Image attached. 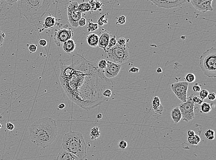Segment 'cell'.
Returning a JSON list of instances; mask_svg holds the SVG:
<instances>
[{
  "label": "cell",
  "mask_w": 216,
  "mask_h": 160,
  "mask_svg": "<svg viewBox=\"0 0 216 160\" xmlns=\"http://www.w3.org/2000/svg\"><path fill=\"white\" fill-rule=\"evenodd\" d=\"M60 62V80L71 100L80 107L90 110L105 100L102 92L110 81L106 79L104 70L77 53L72 56L70 65Z\"/></svg>",
  "instance_id": "cell-1"
},
{
  "label": "cell",
  "mask_w": 216,
  "mask_h": 160,
  "mask_svg": "<svg viewBox=\"0 0 216 160\" xmlns=\"http://www.w3.org/2000/svg\"><path fill=\"white\" fill-rule=\"evenodd\" d=\"M29 134L33 144L45 149L51 145L57 137L56 121L50 118L35 120L29 126Z\"/></svg>",
  "instance_id": "cell-2"
},
{
  "label": "cell",
  "mask_w": 216,
  "mask_h": 160,
  "mask_svg": "<svg viewBox=\"0 0 216 160\" xmlns=\"http://www.w3.org/2000/svg\"><path fill=\"white\" fill-rule=\"evenodd\" d=\"M18 10L21 15L29 24H35L48 12L51 0H19Z\"/></svg>",
  "instance_id": "cell-3"
},
{
  "label": "cell",
  "mask_w": 216,
  "mask_h": 160,
  "mask_svg": "<svg viewBox=\"0 0 216 160\" xmlns=\"http://www.w3.org/2000/svg\"><path fill=\"white\" fill-rule=\"evenodd\" d=\"M63 150L72 153L79 160H83L87 157V145L81 133L71 132L66 133L62 138Z\"/></svg>",
  "instance_id": "cell-4"
},
{
  "label": "cell",
  "mask_w": 216,
  "mask_h": 160,
  "mask_svg": "<svg viewBox=\"0 0 216 160\" xmlns=\"http://www.w3.org/2000/svg\"><path fill=\"white\" fill-rule=\"evenodd\" d=\"M199 65L203 74L209 78H216V49H208L199 58Z\"/></svg>",
  "instance_id": "cell-5"
},
{
  "label": "cell",
  "mask_w": 216,
  "mask_h": 160,
  "mask_svg": "<svg viewBox=\"0 0 216 160\" xmlns=\"http://www.w3.org/2000/svg\"><path fill=\"white\" fill-rule=\"evenodd\" d=\"M106 57L112 61L118 64H122L130 58L127 46L126 44L120 45L118 44L109 49L106 50Z\"/></svg>",
  "instance_id": "cell-6"
},
{
  "label": "cell",
  "mask_w": 216,
  "mask_h": 160,
  "mask_svg": "<svg viewBox=\"0 0 216 160\" xmlns=\"http://www.w3.org/2000/svg\"><path fill=\"white\" fill-rule=\"evenodd\" d=\"M194 94H191L187 97L186 101L181 102L179 105V108L182 115V119L185 122H189L195 118V104L192 101Z\"/></svg>",
  "instance_id": "cell-7"
},
{
  "label": "cell",
  "mask_w": 216,
  "mask_h": 160,
  "mask_svg": "<svg viewBox=\"0 0 216 160\" xmlns=\"http://www.w3.org/2000/svg\"><path fill=\"white\" fill-rule=\"evenodd\" d=\"M77 1H73L69 4L67 8V15L68 22L73 27L77 28L78 27V21L81 18V13L78 10Z\"/></svg>",
  "instance_id": "cell-8"
},
{
  "label": "cell",
  "mask_w": 216,
  "mask_h": 160,
  "mask_svg": "<svg viewBox=\"0 0 216 160\" xmlns=\"http://www.w3.org/2000/svg\"><path fill=\"white\" fill-rule=\"evenodd\" d=\"M74 36V32L71 28H68V25L59 30H56L54 33V40L55 44L60 47L62 43L71 39Z\"/></svg>",
  "instance_id": "cell-9"
},
{
  "label": "cell",
  "mask_w": 216,
  "mask_h": 160,
  "mask_svg": "<svg viewBox=\"0 0 216 160\" xmlns=\"http://www.w3.org/2000/svg\"><path fill=\"white\" fill-rule=\"evenodd\" d=\"M188 87L189 83L184 81L172 84L170 88L177 98L182 102H184L187 101L188 97Z\"/></svg>",
  "instance_id": "cell-10"
},
{
  "label": "cell",
  "mask_w": 216,
  "mask_h": 160,
  "mask_svg": "<svg viewBox=\"0 0 216 160\" xmlns=\"http://www.w3.org/2000/svg\"><path fill=\"white\" fill-rule=\"evenodd\" d=\"M121 68V64L107 61V67L103 71L104 75L108 79L114 78L118 75Z\"/></svg>",
  "instance_id": "cell-11"
},
{
  "label": "cell",
  "mask_w": 216,
  "mask_h": 160,
  "mask_svg": "<svg viewBox=\"0 0 216 160\" xmlns=\"http://www.w3.org/2000/svg\"><path fill=\"white\" fill-rule=\"evenodd\" d=\"M159 7L172 8L180 6L188 0H150Z\"/></svg>",
  "instance_id": "cell-12"
},
{
  "label": "cell",
  "mask_w": 216,
  "mask_h": 160,
  "mask_svg": "<svg viewBox=\"0 0 216 160\" xmlns=\"http://www.w3.org/2000/svg\"><path fill=\"white\" fill-rule=\"evenodd\" d=\"M193 7L196 10L202 13L213 10L212 6L213 0H189Z\"/></svg>",
  "instance_id": "cell-13"
},
{
  "label": "cell",
  "mask_w": 216,
  "mask_h": 160,
  "mask_svg": "<svg viewBox=\"0 0 216 160\" xmlns=\"http://www.w3.org/2000/svg\"><path fill=\"white\" fill-rule=\"evenodd\" d=\"M111 36L112 35L111 33L107 30H105L99 38L98 46L100 48L103 49L105 52L106 51V49L108 44L109 41Z\"/></svg>",
  "instance_id": "cell-14"
},
{
  "label": "cell",
  "mask_w": 216,
  "mask_h": 160,
  "mask_svg": "<svg viewBox=\"0 0 216 160\" xmlns=\"http://www.w3.org/2000/svg\"><path fill=\"white\" fill-rule=\"evenodd\" d=\"M99 38L98 35L94 33H90L87 36V42L88 45L93 48H96L98 46Z\"/></svg>",
  "instance_id": "cell-15"
},
{
  "label": "cell",
  "mask_w": 216,
  "mask_h": 160,
  "mask_svg": "<svg viewBox=\"0 0 216 160\" xmlns=\"http://www.w3.org/2000/svg\"><path fill=\"white\" fill-rule=\"evenodd\" d=\"M57 160H79V158H77L76 156L69 153L67 151L64 150L63 151L60 152L57 155L56 157Z\"/></svg>",
  "instance_id": "cell-16"
},
{
  "label": "cell",
  "mask_w": 216,
  "mask_h": 160,
  "mask_svg": "<svg viewBox=\"0 0 216 160\" xmlns=\"http://www.w3.org/2000/svg\"><path fill=\"white\" fill-rule=\"evenodd\" d=\"M76 48L75 42L72 39L64 42L63 45V50L66 53L70 54L74 51Z\"/></svg>",
  "instance_id": "cell-17"
},
{
  "label": "cell",
  "mask_w": 216,
  "mask_h": 160,
  "mask_svg": "<svg viewBox=\"0 0 216 160\" xmlns=\"http://www.w3.org/2000/svg\"><path fill=\"white\" fill-rule=\"evenodd\" d=\"M170 116L174 123H178L182 120V113L178 107H175L172 110Z\"/></svg>",
  "instance_id": "cell-18"
},
{
  "label": "cell",
  "mask_w": 216,
  "mask_h": 160,
  "mask_svg": "<svg viewBox=\"0 0 216 160\" xmlns=\"http://www.w3.org/2000/svg\"><path fill=\"white\" fill-rule=\"evenodd\" d=\"M57 20L55 17L49 16L47 17L44 20L43 27L45 28H52L57 25Z\"/></svg>",
  "instance_id": "cell-19"
},
{
  "label": "cell",
  "mask_w": 216,
  "mask_h": 160,
  "mask_svg": "<svg viewBox=\"0 0 216 160\" xmlns=\"http://www.w3.org/2000/svg\"><path fill=\"white\" fill-rule=\"evenodd\" d=\"M89 136L91 140H94L97 139L100 136V132L99 128L98 127H94L91 129L89 133Z\"/></svg>",
  "instance_id": "cell-20"
},
{
  "label": "cell",
  "mask_w": 216,
  "mask_h": 160,
  "mask_svg": "<svg viewBox=\"0 0 216 160\" xmlns=\"http://www.w3.org/2000/svg\"><path fill=\"white\" fill-rule=\"evenodd\" d=\"M78 10L81 13H86L91 11V6L89 2L82 3L78 5Z\"/></svg>",
  "instance_id": "cell-21"
},
{
  "label": "cell",
  "mask_w": 216,
  "mask_h": 160,
  "mask_svg": "<svg viewBox=\"0 0 216 160\" xmlns=\"http://www.w3.org/2000/svg\"><path fill=\"white\" fill-rule=\"evenodd\" d=\"M188 143L191 145H197L201 142V139L200 136L198 135H195L189 137L187 138Z\"/></svg>",
  "instance_id": "cell-22"
},
{
  "label": "cell",
  "mask_w": 216,
  "mask_h": 160,
  "mask_svg": "<svg viewBox=\"0 0 216 160\" xmlns=\"http://www.w3.org/2000/svg\"><path fill=\"white\" fill-rule=\"evenodd\" d=\"M212 106L211 104L207 102H203L201 104L200 111L201 113H207L212 110Z\"/></svg>",
  "instance_id": "cell-23"
},
{
  "label": "cell",
  "mask_w": 216,
  "mask_h": 160,
  "mask_svg": "<svg viewBox=\"0 0 216 160\" xmlns=\"http://www.w3.org/2000/svg\"><path fill=\"white\" fill-rule=\"evenodd\" d=\"M89 3L91 6V9L90 11H95L98 9H101V7L102 4V3H101L99 1H97L95 0H89Z\"/></svg>",
  "instance_id": "cell-24"
},
{
  "label": "cell",
  "mask_w": 216,
  "mask_h": 160,
  "mask_svg": "<svg viewBox=\"0 0 216 160\" xmlns=\"http://www.w3.org/2000/svg\"><path fill=\"white\" fill-rule=\"evenodd\" d=\"M204 136L207 140H213L215 139V132L211 129H208L204 133Z\"/></svg>",
  "instance_id": "cell-25"
},
{
  "label": "cell",
  "mask_w": 216,
  "mask_h": 160,
  "mask_svg": "<svg viewBox=\"0 0 216 160\" xmlns=\"http://www.w3.org/2000/svg\"><path fill=\"white\" fill-rule=\"evenodd\" d=\"M196 79L195 75L192 73H189L186 74L184 78V80L189 83H192L195 82Z\"/></svg>",
  "instance_id": "cell-26"
},
{
  "label": "cell",
  "mask_w": 216,
  "mask_h": 160,
  "mask_svg": "<svg viewBox=\"0 0 216 160\" xmlns=\"http://www.w3.org/2000/svg\"><path fill=\"white\" fill-rule=\"evenodd\" d=\"M98 24L97 23L91 22L88 21V26L87 27V30L88 33L94 32L95 30L98 29Z\"/></svg>",
  "instance_id": "cell-27"
},
{
  "label": "cell",
  "mask_w": 216,
  "mask_h": 160,
  "mask_svg": "<svg viewBox=\"0 0 216 160\" xmlns=\"http://www.w3.org/2000/svg\"><path fill=\"white\" fill-rule=\"evenodd\" d=\"M106 14L103 15L100 18L99 20H98V24L100 27H102L104 24H106L108 23V19L105 17Z\"/></svg>",
  "instance_id": "cell-28"
},
{
  "label": "cell",
  "mask_w": 216,
  "mask_h": 160,
  "mask_svg": "<svg viewBox=\"0 0 216 160\" xmlns=\"http://www.w3.org/2000/svg\"><path fill=\"white\" fill-rule=\"evenodd\" d=\"M117 44V40H116V37L115 36H114L112 37H111L109 41L108 44V47L107 49H109L112 47L114 46L115 45Z\"/></svg>",
  "instance_id": "cell-29"
},
{
  "label": "cell",
  "mask_w": 216,
  "mask_h": 160,
  "mask_svg": "<svg viewBox=\"0 0 216 160\" xmlns=\"http://www.w3.org/2000/svg\"><path fill=\"white\" fill-rule=\"evenodd\" d=\"M209 93V91L206 90H201L200 91L199 96H200L201 99L205 100L206 99H207V96H208Z\"/></svg>",
  "instance_id": "cell-30"
},
{
  "label": "cell",
  "mask_w": 216,
  "mask_h": 160,
  "mask_svg": "<svg viewBox=\"0 0 216 160\" xmlns=\"http://www.w3.org/2000/svg\"><path fill=\"white\" fill-rule=\"evenodd\" d=\"M107 66V60L103 59V60H101L99 61L98 67L100 69H102V70H104L106 68Z\"/></svg>",
  "instance_id": "cell-31"
},
{
  "label": "cell",
  "mask_w": 216,
  "mask_h": 160,
  "mask_svg": "<svg viewBox=\"0 0 216 160\" xmlns=\"http://www.w3.org/2000/svg\"><path fill=\"white\" fill-rule=\"evenodd\" d=\"M161 104L160 100L158 96H155L153 97V100L152 101L153 108H156L159 106Z\"/></svg>",
  "instance_id": "cell-32"
},
{
  "label": "cell",
  "mask_w": 216,
  "mask_h": 160,
  "mask_svg": "<svg viewBox=\"0 0 216 160\" xmlns=\"http://www.w3.org/2000/svg\"><path fill=\"white\" fill-rule=\"evenodd\" d=\"M112 95V90L109 89H106L102 92V96L105 99H107L111 97Z\"/></svg>",
  "instance_id": "cell-33"
},
{
  "label": "cell",
  "mask_w": 216,
  "mask_h": 160,
  "mask_svg": "<svg viewBox=\"0 0 216 160\" xmlns=\"http://www.w3.org/2000/svg\"><path fill=\"white\" fill-rule=\"evenodd\" d=\"M192 101L195 104H198V105H201L203 103L204 100L200 98V96H194L192 97Z\"/></svg>",
  "instance_id": "cell-34"
},
{
  "label": "cell",
  "mask_w": 216,
  "mask_h": 160,
  "mask_svg": "<svg viewBox=\"0 0 216 160\" xmlns=\"http://www.w3.org/2000/svg\"><path fill=\"white\" fill-rule=\"evenodd\" d=\"M118 146H119V149L121 150H124L125 149L127 148L128 146V144H127V142L125 140H120L118 144Z\"/></svg>",
  "instance_id": "cell-35"
},
{
  "label": "cell",
  "mask_w": 216,
  "mask_h": 160,
  "mask_svg": "<svg viewBox=\"0 0 216 160\" xmlns=\"http://www.w3.org/2000/svg\"><path fill=\"white\" fill-rule=\"evenodd\" d=\"M192 90L194 92H195V93L200 92L201 90V85L198 83L195 84L192 86Z\"/></svg>",
  "instance_id": "cell-36"
},
{
  "label": "cell",
  "mask_w": 216,
  "mask_h": 160,
  "mask_svg": "<svg viewBox=\"0 0 216 160\" xmlns=\"http://www.w3.org/2000/svg\"><path fill=\"white\" fill-rule=\"evenodd\" d=\"M163 108V106L161 104L158 107L153 108V110L154 111L155 113H158V114H160H160H162V113Z\"/></svg>",
  "instance_id": "cell-37"
},
{
  "label": "cell",
  "mask_w": 216,
  "mask_h": 160,
  "mask_svg": "<svg viewBox=\"0 0 216 160\" xmlns=\"http://www.w3.org/2000/svg\"><path fill=\"white\" fill-rule=\"evenodd\" d=\"M28 50L31 53H35L37 50V45L34 44L29 45L28 47Z\"/></svg>",
  "instance_id": "cell-38"
},
{
  "label": "cell",
  "mask_w": 216,
  "mask_h": 160,
  "mask_svg": "<svg viewBox=\"0 0 216 160\" xmlns=\"http://www.w3.org/2000/svg\"><path fill=\"white\" fill-rule=\"evenodd\" d=\"M125 22H126V18L125 16L123 15L118 18V21L116 23L119 24H125Z\"/></svg>",
  "instance_id": "cell-39"
},
{
  "label": "cell",
  "mask_w": 216,
  "mask_h": 160,
  "mask_svg": "<svg viewBox=\"0 0 216 160\" xmlns=\"http://www.w3.org/2000/svg\"><path fill=\"white\" fill-rule=\"evenodd\" d=\"M78 26L83 27L86 24V19L84 18H81L78 21Z\"/></svg>",
  "instance_id": "cell-40"
},
{
  "label": "cell",
  "mask_w": 216,
  "mask_h": 160,
  "mask_svg": "<svg viewBox=\"0 0 216 160\" xmlns=\"http://www.w3.org/2000/svg\"><path fill=\"white\" fill-rule=\"evenodd\" d=\"M126 42L127 41H126V39L124 38H120L119 39H118L117 41V44L120 45H124L126 44Z\"/></svg>",
  "instance_id": "cell-41"
},
{
  "label": "cell",
  "mask_w": 216,
  "mask_h": 160,
  "mask_svg": "<svg viewBox=\"0 0 216 160\" xmlns=\"http://www.w3.org/2000/svg\"><path fill=\"white\" fill-rule=\"evenodd\" d=\"M6 128L8 131H12L14 129V126L13 124L10 122H7L6 124Z\"/></svg>",
  "instance_id": "cell-42"
},
{
  "label": "cell",
  "mask_w": 216,
  "mask_h": 160,
  "mask_svg": "<svg viewBox=\"0 0 216 160\" xmlns=\"http://www.w3.org/2000/svg\"><path fill=\"white\" fill-rule=\"evenodd\" d=\"M5 38V34L4 33H2L1 30H0V48L3 44Z\"/></svg>",
  "instance_id": "cell-43"
},
{
  "label": "cell",
  "mask_w": 216,
  "mask_h": 160,
  "mask_svg": "<svg viewBox=\"0 0 216 160\" xmlns=\"http://www.w3.org/2000/svg\"><path fill=\"white\" fill-rule=\"evenodd\" d=\"M216 94L214 92H212L211 93H209L208 96H207V99L208 100L210 101H213L216 99Z\"/></svg>",
  "instance_id": "cell-44"
},
{
  "label": "cell",
  "mask_w": 216,
  "mask_h": 160,
  "mask_svg": "<svg viewBox=\"0 0 216 160\" xmlns=\"http://www.w3.org/2000/svg\"><path fill=\"white\" fill-rule=\"evenodd\" d=\"M39 44L42 47H44L47 46V41L45 39H42L40 40L39 41Z\"/></svg>",
  "instance_id": "cell-45"
},
{
  "label": "cell",
  "mask_w": 216,
  "mask_h": 160,
  "mask_svg": "<svg viewBox=\"0 0 216 160\" xmlns=\"http://www.w3.org/2000/svg\"><path fill=\"white\" fill-rule=\"evenodd\" d=\"M7 4L10 6H13L14 4L18 2L19 0H5Z\"/></svg>",
  "instance_id": "cell-46"
},
{
  "label": "cell",
  "mask_w": 216,
  "mask_h": 160,
  "mask_svg": "<svg viewBox=\"0 0 216 160\" xmlns=\"http://www.w3.org/2000/svg\"><path fill=\"white\" fill-rule=\"evenodd\" d=\"M129 72L133 73H138L139 72V69L136 67H132L129 69Z\"/></svg>",
  "instance_id": "cell-47"
},
{
  "label": "cell",
  "mask_w": 216,
  "mask_h": 160,
  "mask_svg": "<svg viewBox=\"0 0 216 160\" xmlns=\"http://www.w3.org/2000/svg\"><path fill=\"white\" fill-rule=\"evenodd\" d=\"M6 4V1H5L0 0V13L1 12V11H2V9L4 7V5Z\"/></svg>",
  "instance_id": "cell-48"
},
{
  "label": "cell",
  "mask_w": 216,
  "mask_h": 160,
  "mask_svg": "<svg viewBox=\"0 0 216 160\" xmlns=\"http://www.w3.org/2000/svg\"><path fill=\"white\" fill-rule=\"evenodd\" d=\"M187 134L188 136H189V137H191V136H193V135H195V133L194 131H193V130H188V131H187Z\"/></svg>",
  "instance_id": "cell-49"
},
{
  "label": "cell",
  "mask_w": 216,
  "mask_h": 160,
  "mask_svg": "<svg viewBox=\"0 0 216 160\" xmlns=\"http://www.w3.org/2000/svg\"><path fill=\"white\" fill-rule=\"evenodd\" d=\"M65 107H66V105L62 103V104H60L58 105V108L60 109V110H63V108H65Z\"/></svg>",
  "instance_id": "cell-50"
},
{
  "label": "cell",
  "mask_w": 216,
  "mask_h": 160,
  "mask_svg": "<svg viewBox=\"0 0 216 160\" xmlns=\"http://www.w3.org/2000/svg\"><path fill=\"white\" fill-rule=\"evenodd\" d=\"M102 114L101 113H97V116H96V118H97V119H98V120H100V119H102Z\"/></svg>",
  "instance_id": "cell-51"
},
{
  "label": "cell",
  "mask_w": 216,
  "mask_h": 160,
  "mask_svg": "<svg viewBox=\"0 0 216 160\" xmlns=\"http://www.w3.org/2000/svg\"><path fill=\"white\" fill-rule=\"evenodd\" d=\"M156 72L157 73H162L163 72L162 69L161 68H160V67H158V68L156 69Z\"/></svg>",
  "instance_id": "cell-52"
},
{
  "label": "cell",
  "mask_w": 216,
  "mask_h": 160,
  "mask_svg": "<svg viewBox=\"0 0 216 160\" xmlns=\"http://www.w3.org/2000/svg\"><path fill=\"white\" fill-rule=\"evenodd\" d=\"M1 127H2V125L0 124V129L1 128Z\"/></svg>",
  "instance_id": "cell-53"
},
{
  "label": "cell",
  "mask_w": 216,
  "mask_h": 160,
  "mask_svg": "<svg viewBox=\"0 0 216 160\" xmlns=\"http://www.w3.org/2000/svg\"><path fill=\"white\" fill-rule=\"evenodd\" d=\"M2 1H5V0H2Z\"/></svg>",
  "instance_id": "cell-54"
},
{
  "label": "cell",
  "mask_w": 216,
  "mask_h": 160,
  "mask_svg": "<svg viewBox=\"0 0 216 160\" xmlns=\"http://www.w3.org/2000/svg\"><path fill=\"white\" fill-rule=\"evenodd\" d=\"M107 1H108V0H107Z\"/></svg>",
  "instance_id": "cell-55"
}]
</instances>
